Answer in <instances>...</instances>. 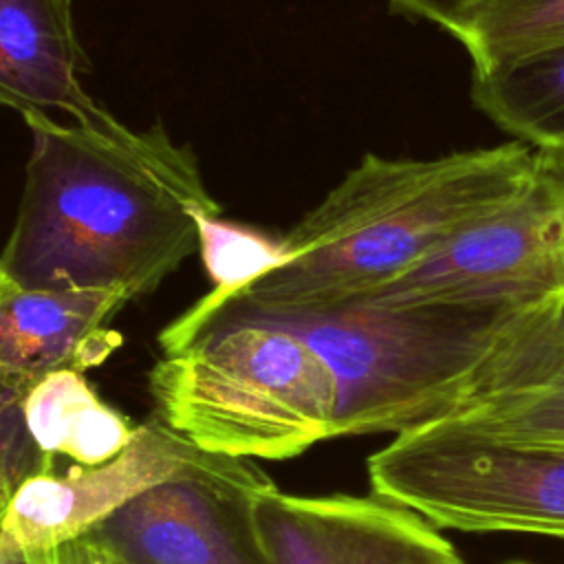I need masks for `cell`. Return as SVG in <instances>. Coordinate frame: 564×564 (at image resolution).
Here are the masks:
<instances>
[{
	"mask_svg": "<svg viewBox=\"0 0 564 564\" xmlns=\"http://www.w3.org/2000/svg\"><path fill=\"white\" fill-rule=\"evenodd\" d=\"M88 62L73 24V0H0V104L24 119L66 112L75 123L119 121L84 90Z\"/></svg>",
	"mask_w": 564,
	"mask_h": 564,
	"instance_id": "7c38bea8",
	"label": "cell"
},
{
	"mask_svg": "<svg viewBox=\"0 0 564 564\" xmlns=\"http://www.w3.org/2000/svg\"><path fill=\"white\" fill-rule=\"evenodd\" d=\"M533 304L390 302L364 293L319 306L258 311L198 300L159 333V344L163 352H174L207 333L240 324L286 330L306 341L335 377L333 438L394 436L434 421Z\"/></svg>",
	"mask_w": 564,
	"mask_h": 564,
	"instance_id": "3957f363",
	"label": "cell"
},
{
	"mask_svg": "<svg viewBox=\"0 0 564 564\" xmlns=\"http://www.w3.org/2000/svg\"><path fill=\"white\" fill-rule=\"evenodd\" d=\"M507 564H538V562H527V560H513V562H507Z\"/></svg>",
	"mask_w": 564,
	"mask_h": 564,
	"instance_id": "44dd1931",
	"label": "cell"
},
{
	"mask_svg": "<svg viewBox=\"0 0 564 564\" xmlns=\"http://www.w3.org/2000/svg\"><path fill=\"white\" fill-rule=\"evenodd\" d=\"M24 121L33 145L0 251V275L15 286L112 289L137 300L198 249L194 214H220L192 150L161 126Z\"/></svg>",
	"mask_w": 564,
	"mask_h": 564,
	"instance_id": "6da1fadb",
	"label": "cell"
},
{
	"mask_svg": "<svg viewBox=\"0 0 564 564\" xmlns=\"http://www.w3.org/2000/svg\"><path fill=\"white\" fill-rule=\"evenodd\" d=\"M482 0H388V4L408 18L432 22L445 29L452 37L458 33L465 18Z\"/></svg>",
	"mask_w": 564,
	"mask_h": 564,
	"instance_id": "ac0fdd59",
	"label": "cell"
},
{
	"mask_svg": "<svg viewBox=\"0 0 564 564\" xmlns=\"http://www.w3.org/2000/svg\"><path fill=\"white\" fill-rule=\"evenodd\" d=\"M156 416L194 445L286 460L333 438L337 383L300 337L260 324L207 333L150 370Z\"/></svg>",
	"mask_w": 564,
	"mask_h": 564,
	"instance_id": "277c9868",
	"label": "cell"
},
{
	"mask_svg": "<svg viewBox=\"0 0 564 564\" xmlns=\"http://www.w3.org/2000/svg\"><path fill=\"white\" fill-rule=\"evenodd\" d=\"M31 386L0 375V518L26 478L53 469V458L35 445L24 423L22 401Z\"/></svg>",
	"mask_w": 564,
	"mask_h": 564,
	"instance_id": "e0dca14e",
	"label": "cell"
},
{
	"mask_svg": "<svg viewBox=\"0 0 564 564\" xmlns=\"http://www.w3.org/2000/svg\"><path fill=\"white\" fill-rule=\"evenodd\" d=\"M421 427L564 445V293L533 304Z\"/></svg>",
	"mask_w": 564,
	"mask_h": 564,
	"instance_id": "30bf717a",
	"label": "cell"
},
{
	"mask_svg": "<svg viewBox=\"0 0 564 564\" xmlns=\"http://www.w3.org/2000/svg\"><path fill=\"white\" fill-rule=\"evenodd\" d=\"M0 564H26V560H24V555H13V557L0 560Z\"/></svg>",
	"mask_w": 564,
	"mask_h": 564,
	"instance_id": "ffe728a7",
	"label": "cell"
},
{
	"mask_svg": "<svg viewBox=\"0 0 564 564\" xmlns=\"http://www.w3.org/2000/svg\"><path fill=\"white\" fill-rule=\"evenodd\" d=\"M26 564H119L86 535L22 553Z\"/></svg>",
	"mask_w": 564,
	"mask_h": 564,
	"instance_id": "d6986e66",
	"label": "cell"
},
{
	"mask_svg": "<svg viewBox=\"0 0 564 564\" xmlns=\"http://www.w3.org/2000/svg\"><path fill=\"white\" fill-rule=\"evenodd\" d=\"M183 476L267 474L247 458L194 445L154 416L137 425L130 443L108 463L26 478L0 518V560L75 540L145 489Z\"/></svg>",
	"mask_w": 564,
	"mask_h": 564,
	"instance_id": "52a82bcc",
	"label": "cell"
},
{
	"mask_svg": "<svg viewBox=\"0 0 564 564\" xmlns=\"http://www.w3.org/2000/svg\"><path fill=\"white\" fill-rule=\"evenodd\" d=\"M194 220L205 271L218 291L238 289L284 258L282 236L227 220L220 214L196 212Z\"/></svg>",
	"mask_w": 564,
	"mask_h": 564,
	"instance_id": "2e32d148",
	"label": "cell"
},
{
	"mask_svg": "<svg viewBox=\"0 0 564 564\" xmlns=\"http://www.w3.org/2000/svg\"><path fill=\"white\" fill-rule=\"evenodd\" d=\"M22 412L31 438L44 454H62L79 467L115 458L137 427L97 397L82 370L70 368L37 379L24 394Z\"/></svg>",
	"mask_w": 564,
	"mask_h": 564,
	"instance_id": "4fadbf2b",
	"label": "cell"
},
{
	"mask_svg": "<svg viewBox=\"0 0 564 564\" xmlns=\"http://www.w3.org/2000/svg\"><path fill=\"white\" fill-rule=\"evenodd\" d=\"M128 302L112 289H22L2 278L0 375L35 383L104 364L121 344L108 324Z\"/></svg>",
	"mask_w": 564,
	"mask_h": 564,
	"instance_id": "8fae6325",
	"label": "cell"
},
{
	"mask_svg": "<svg viewBox=\"0 0 564 564\" xmlns=\"http://www.w3.org/2000/svg\"><path fill=\"white\" fill-rule=\"evenodd\" d=\"M456 564H465V560H458V562H456Z\"/></svg>",
	"mask_w": 564,
	"mask_h": 564,
	"instance_id": "7402d4cb",
	"label": "cell"
},
{
	"mask_svg": "<svg viewBox=\"0 0 564 564\" xmlns=\"http://www.w3.org/2000/svg\"><path fill=\"white\" fill-rule=\"evenodd\" d=\"M533 154L520 141L434 159L366 154L282 234L280 264L200 300L291 311L370 293L507 200L527 178Z\"/></svg>",
	"mask_w": 564,
	"mask_h": 564,
	"instance_id": "7a4b0ae2",
	"label": "cell"
},
{
	"mask_svg": "<svg viewBox=\"0 0 564 564\" xmlns=\"http://www.w3.org/2000/svg\"><path fill=\"white\" fill-rule=\"evenodd\" d=\"M474 68L564 42V0H482L454 35Z\"/></svg>",
	"mask_w": 564,
	"mask_h": 564,
	"instance_id": "9a60e30c",
	"label": "cell"
},
{
	"mask_svg": "<svg viewBox=\"0 0 564 564\" xmlns=\"http://www.w3.org/2000/svg\"><path fill=\"white\" fill-rule=\"evenodd\" d=\"M560 293H564V150H535L527 178L507 200L421 264L368 295L390 302H540Z\"/></svg>",
	"mask_w": 564,
	"mask_h": 564,
	"instance_id": "8992f818",
	"label": "cell"
},
{
	"mask_svg": "<svg viewBox=\"0 0 564 564\" xmlns=\"http://www.w3.org/2000/svg\"><path fill=\"white\" fill-rule=\"evenodd\" d=\"M264 478L183 476L134 496L84 535L119 564H273L256 524Z\"/></svg>",
	"mask_w": 564,
	"mask_h": 564,
	"instance_id": "ba28073f",
	"label": "cell"
},
{
	"mask_svg": "<svg viewBox=\"0 0 564 564\" xmlns=\"http://www.w3.org/2000/svg\"><path fill=\"white\" fill-rule=\"evenodd\" d=\"M366 474L370 494L441 531L564 538V445L414 427L370 454Z\"/></svg>",
	"mask_w": 564,
	"mask_h": 564,
	"instance_id": "5b68a950",
	"label": "cell"
},
{
	"mask_svg": "<svg viewBox=\"0 0 564 564\" xmlns=\"http://www.w3.org/2000/svg\"><path fill=\"white\" fill-rule=\"evenodd\" d=\"M0 284H2V275H0Z\"/></svg>",
	"mask_w": 564,
	"mask_h": 564,
	"instance_id": "603a6c76",
	"label": "cell"
},
{
	"mask_svg": "<svg viewBox=\"0 0 564 564\" xmlns=\"http://www.w3.org/2000/svg\"><path fill=\"white\" fill-rule=\"evenodd\" d=\"M469 95L516 141L535 150H564V42L471 68Z\"/></svg>",
	"mask_w": 564,
	"mask_h": 564,
	"instance_id": "5bb4252c",
	"label": "cell"
},
{
	"mask_svg": "<svg viewBox=\"0 0 564 564\" xmlns=\"http://www.w3.org/2000/svg\"><path fill=\"white\" fill-rule=\"evenodd\" d=\"M260 540L273 564H456L454 544L416 511L377 494H256Z\"/></svg>",
	"mask_w": 564,
	"mask_h": 564,
	"instance_id": "9c48e42d",
	"label": "cell"
}]
</instances>
